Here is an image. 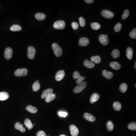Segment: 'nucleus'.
<instances>
[{"instance_id": "obj_1", "label": "nucleus", "mask_w": 136, "mask_h": 136, "mask_svg": "<svg viewBox=\"0 0 136 136\" xmlns=\"http://www.w3.org/2000/svg\"><path fill=\"white\" fill-rule=\"evenodd\" d=\"M52 47L54 53L56 56L59 57L62 54V50L61 47L56 43H53L52 45Z\"/></svg>"}, {"instance_id": "obj_2", "label": "nucleus", "mask_w": 136, "mask_h": 136, "mask_svg": "<svg viewBox=\"0 0 136 136\" xmlns=\"http://www.w3.org/2000/svg\"><path fill=\"white\" fill-rule=\"evenodd\" d=\"M87 83L86 81H83L82 83L74 88L73 91L75 93H79L84 90L87 87Z\"/></svg>"}, {"instance_id": "obj_3", "label": "nucleus", "mask_w": 136, "mask_h": 136, "mask_svg": "<svg viewBox=\"0 0 136 136\" xmlns=\"http://www.w3.org/2000/svg\"><path fill=\"white\" fill-rule=\"evenodd\" d=\"M66 23L63 21H56L53 24V27L58 30H62L65 28Z\"/></svg>"}, {"instance_id": "obj_4", "label": "nucleus", "mask_w": 136, "mask_h": 136, "mask_svg": "<svg viewBox=\"0 0 136 136\" xmlns=\"http://www.w3.org/2000/svg\"><path fill=\"white\" fill-rule=\"evenodd\" d=\"M28 70L25 68L22 69H18L15 71L14 74L16 76H26L28 73Z\"/></svg>"}, {"instance_id": "obj_5", "label": "nucleus", "mask_w": 136, "mask_h": 136, "mask_svg": "<svg viewBox=\"0 0 136 136\" xmlns=\"http://www.w3.org/2000/svg\"><path fill=\"white\" fill-rule=\"evenodd\" d=\"M36 53V49L32 46H29L28 48V56L30 59H33Z\"/></svg>"}, {"instance_id": "obj_6", "label": "nucleus", "mask_w": 136, "mask_h": 136, "mask_svg": "<svg viewBox=\"0 0 136 136\" xmlns=\"http://www.w3.org/2000/svg\"><path fill=\"white\" fill-rule=\"evenodd\" d=\"M99 39L100 43L104 45H107L109 42V40L108 38V36L107 35L101 34L99 36Z\"/></svg>"}, {"instance_id": "obj_7", "label": "nucleus", "mask_w": 136, "mask_h": 136, "mask_svg": "<svg viewBox=\"0 0 136 136\" xmlns=\"http://www.w3.org/2000/svg\"><path fill=\"white\" fill-rule=\"evenodd\" d=\"M101 15L107 19H111L114 16L113 12L108 10H104L101 12Z\"/></svg>"}, {"instance_id": "obj_8", "label": "nucleus", "mask_w": 136, "mask_h": 136, "mask_svg": "<svg viewBox=\"0 0 136 136\" xmlns=\"http://www.w3.org/2000/svg\"><path fill=\"white\" fill-rule=\"evenodd\" d=\"M13 51L11 48L8 47L5 49L4 53V56L7 59H10L12 57Z\"/></svg>"}, {"instance_id": "obj_9", "label": "nucleus", "mask_w": 136, "mask_h": 136, "mask_svg": "<svg viewBox=\"0 0 136 136\" xmlns=\"http://www.w3.org/2000/svg\"><path fill=\"white\" fill-rule=\"evenodd\" d=\"M70 130L72 136H77L78 135L79 133V130L75 125H70Z\"/></svg>"}, {"instance_id": "obj_10", "label": "nucleus", "mask_w": 136, "mask_h": 136, "mask_svg": "<svg viewBox=\"0 0 136 136\" xmlns=\"http://www.w3.org/2000/svg\"><path fill=\"white\" fill-rule=\"evenodd\" d=\"M89 40L87 37H82L79 40V45L81 47L87 46L89 45Z\"/></svg>"}, {"instance_id": "obj_11", "label": "nucleus", "mask_w": 136, "mask_h": 136, "mask_svg": "<svg viewBox=\"0 0 136 136\" xmlns=\"http://www.w3.org/2000/svg\"><path fill=\"white\" fill-rule=\"evenodd\" d=\"M65 72L64 70H60L58 71L55 76V79L58 81H61L65 76Z\"/></svg>"}, {"instance_id": "obj_12", "label": "nucleus", "mask_w": 136, "mask_h": 136, "mask_svg": "<svg viewBox=\"0 0 136 136\" xmlns=\"http://www.w3.org/2000/svg\"><path fill=\"white\" fill-rule=\"evenodd\" d=\"M84 117L86 120L90 122H94L96 120V118L94 116L87 113H86L84 114Z\"/></svg>"}, {"instance_id": "obj_13", "label": "nucleus", "mask_w": 136, "mask_h": 136, "mask_svg": "<svg viewBox=\"0 0 136 136\" xmlns=\"http://www.w3.org/2000/svg\"><path fill=\"white\" fill-rule=\"evenodd\" d=\"M100 98V96L99 95L98 93H93L90 98V102L91 104H93L94 103L96 102L98 100H99Z\"/></svg>"}, {"instance_id": "obj_14", "label": "nucleus", "mask_w": 136, "mask_h": 136, "mask_svg": "<svg viewBox=\"0 0 136 136\" xmlns=\"http://www.w3.org/2000/svg\"><path fill=\"white\" fill-rule=\"evenodd\" d=\"M53 89H47L44 91L42 93L41 98L43 99L47 98L49 95L53 93Z\"/></svg>"}, {"instance_id": "obj_15", "label": "nucleus", "mask_w": 136, "mask_h": 136, "mask_svg": "<svg viewBox=\"0 0 136 136\" xmlns=\"http://www.w3.org/2000/svg\"><path fill=\"white\" fill-rule=\"evenodd\" d=\"M126 55L128 59L129 60L132 59L133 55V50L132 48L128 47L127 48L126 51Z\"/></svg>"}, {"instance_id": "obj_16", "label": "nucleus", "mask_w": 136, "mask_h": 136, "mask_svg": "<svg viewBox=\"0 0 136 136\" xmlns=\"http://www.w3.org/2000/svg\"><path fill=\"white\" fill-rule=\"evenodd\" d=\"M102 74L104 77L108 79H111L113 77V73L111 72L108 71L107 70H104L103 71Z\"/></svg>"}, {"instance_id": "obj_17", "label": "nucleus", "mask_w": 136, "mask_h": 136, "mask_svg": "<svg viewBox=\"0 0 136 136\" xmlns=\"http://www.w3.org/2000/svg\"><path fill=\"white\" fill-rule=\"evenodd\" d=\"M84 64L85 67L89 69H92L95 66L94 63L89 60H85L84 61Z\"/></svg>"}, {"instance_id": "obj_18", "label": "nucleus", "mask_w": 136, "mask_h": 136, "mask_svg": "<svg viewBox=\"0 0 136 136\" xmlns=\"http://www.w3.org/2000/svg\"><path fill=\"white\" fill-rule=\"evenodd\" d=\"M14 127L16 130H20L21 132H25V129L24 128L23 125L21 124L19 122L16 123Z\"/></svg>"}, {"instance_id": "obj_19", "label": "nucleus", "mask_w": 136, "mask_h": 136, "mask_svg": "<svg viewBox=\"0 0 136 136\" xmlns=\"http://www.w3.org/2000/svg\"><path fill=\"white\" fill-rule=\"evenodd\" d=\"M26 109L27 111L30 112L32 113H36L37 111V109L35 107L29 105L26 108Z\"/></svg>"}, {"instance_id": "obj_20", "label": "nucleus", "mask_w": 136, "mask_h": 136, "mask_svg": "<svg viewBox=\"0 0 136 136\" xmlns=\"http://www.w3.org/2000/svg\"><path fill=\"white\" fill-rule=\"evenodd\" d=\"M9 95L8 93L6 92H0V100L5 101L8 99Z\"/></svg>"}, {"instance_id": "obj_21", "label": "nucleus", "mask_w": 136, "mask_h": 136, "mask_svg": "<svg viewBox=\"0 0 136 136\" xmlns=\"http://www.w3.org/2000/svg\"><path fill=\"white\" fill-rule=\"evenodd\" d=\"M110 66L112 69L116 70L120 69L121 68V65L118 62H112L110 64Z\"/></svg>"}, {"instance_id": "obj_22", "label": "nucleus", "mask_w": 136, "mask_h": 136, "mask_svg": "<svg viewBox=\"0 0 136 136\" xmlns=\"http://www.w3.org/2000/svg\"><path fill=\"white\" fill-rule=\"evenodd\" d=\"M24 124L25 125L26 128H28V129L31 130L33 128V126L32 124V122L29 119L27 118L24 121Z\"/></svg>"}, {"instance_id": "obj_23", "label": "nucleus", "mask_w": 136, "mask_h": 136, "mask_svg": "<svg viewBox=\"0 0 136 136\" xmlns=\"http://www.w3.org/2000/svg\"><path fill=\"white\" fill-rule=\"evenodd\" d=\"M40 87L41 86L39 81L38 80H37L33 84L32 86L33 90L34 91H38L40 89Z\"/></svg>"}, {"instance_id": "obj_24", "label": "nucleus", "mask_w": 136, "mask_h": 136, "mask_svg": "<svg viewBox=\"0 0 136 136\" xmlns=\"http://www.w3.org/2000/svg\"><path fill=\"white\" fill-rule=\"evenodd\" d=\"M35 17L37 20L43 21L46 18V15L42 13H37L36 14Z\"/></svg>"}, {"instance_id": "obj_25", "label": "nucleus", "mask_w": 136, "mask_h": 136, "mask_svg": "<svg viewBox=\"0 0 136 136\" xmlns=\"http://www.w3.org/2000/svg\"><path fill=\"white\" fill-rule=\"evenodd\" d=\"M91 62H94L95 64H98L101 62V58L99 56H92L91 58Z\"/></svg>"}, {"instance_id": "obj_26", "label": "nucleus", "mask_w": 136, "mask_h": 136, "mask_svg": "<svg viewBox=\"0 0 136 136\" xmlns=\"http://www.w3.org/2000/svg\"><path fill=\"white\" fill-rule=\"evenodd\" d=\"M56 95L54 93H51V94L49 95L47 98H46V102L47 103H49L51 102V101H53L56 98Z\"/></svg>"}, {"instance_id": "obj_27", "label": "nucleus", "mask_w": 136, "mask_h": 136, "mask_svg": "<svg viewBox=\"0 0 136 136\" xmlns=\"http://www.w3.org/2000/svg\"><path fill=\"white\" fill-rule=\"evenodd\" d=\"M22 29L20 25L17 24L12 25L10 28V30L12 32L20 31Z\"/></svg>"}, {"instance_id": "obj_28", "label": "nucleus", "mask_w": 136, "mask_h": 136, "mask_svg": "<svg viewBox=\"0 0 136 136\" xmlns=\"http://www.w3.org/2000/svg\"><path fill=\"white\" fill-rule=\"evenodd\" d=\"M107 127L108 131H112L114 129V124L111 121H109L107 123Z\"/></svg>"}, {"instance_id": "obj_29", "label": "nucleus", "mask_w": 136, "mask_h": 136, "mask_svg": "<svg viewBox=\"0 0 136 136\" xmlns=\"http://www.w3.org/2000/svg\"><path fill=\"white\" fill-rule=\"evenodd\" d=\"M113 108L116 111L121 110L122 107V106L120 103L118 102H115L113 104Z\"/></svg>"}, {"instance_id": "obj_30", "label": "nucleus", "mask_w": 136, "mask_h": 136, "mask_svg": "<svg viewBox=\"0 0 136 136\" xmlns=\"http://www.w3.org/2000/svg\"><path fill=\"white\" fill-rule=\"evenodd\" d=\"M111 55L115 59L118 58L120 56V52L119 50L116 49H114L111 52Z\"/></svg>"}, {"instance_id": "obj_31", "label": "nucleus", "mask_w": 136, "mask_h": 136, "mask_svg": "<svg viewBox=\"0 0 136 136\" xmlns=\"http://www.w3.org/2000/svg\"><path fill=\"white\" fill-rule=\"evenodd\" d=\"M128 89V85L126 83H122L120 86V90L123 93L125 92Z\"/></svg>"}, {"instance_id": "obj_32", "label": "nucleus", "mask_w": 136, "mask_h": 136, "mask_svg": "<svg viewBox=\"0 0 136 136\" xmlns=\"http://www.w3.org/2000/svg\"><path fill=\"white\" fill-rule=\"evenodd\" d=\"M91 28L94 30H98L101 28V25L99 23L94 22L91 23Z\"/></svg>"}, {"instance_id": "obj_33", "label": "nucleus", "mask_w": 136, "mask_h": 136, "mask_svg": "<svg viewBox=\"0 0 136 136\" xmlns=\"http://www.w3.org/2000/svg\"><path fill=\"white\" fill-rule=\"evenodd\" d=\"M128 128L130 130H136V123L135 122H132L130 123L128 126Z\"/></svg>"}, {"instance_id": "obj_34", "label": "nucleus", "mask_w": 136, "mask_h": 136, "mask_svg": "<svg viewBox=\"0 0 136 136\" xmlns=\"http://www.w3.org/2000/svg\"><path fill=\"white\" fill-rule=\"evenodd\" d=\"M129 15V11L128 10H125L124 13L122 15V19L123 20H124L128 17Z\"/></svg>"}, {"instance_id": "obj_35", "label": "nucleus", "mask_w": 136, "mask_h": 136, "mask_svg": "<svg viewBox=\"0 0 136 136\" xmlns=\"http://www.w3.org/2000/svg\"><path fill=\"white\" fill-rule=\"evenodd\" d=\"M122 28V25L121 23H119L116 24L114 27V30L115 32H118L121 30Z\"/></svg>"}, {"instance_id": "obj_36", "label": "nucleus", "mask_w": 136, "mask_h": 136, "mask_svg": "<svg viewBox=\"0 0 136 136\" xmlns=\"http://www.w3.org/2000/svg\"><path fill=\"white\" fill-rule=\"evenodd\" d=\"M79 24L81 27H84L86 25V21H85L84 18L83 17H80L79 18Z\"/></svg>"}, {"instance_id": "obj_37", "label": "nucleus", "mask_w": 136, "mask_h": 136, "mask_svg": "<svg viewBox=\"0 0 136 136\" xmlns=\"http://www.w3.org/2000/svg\"><path fill=\"white\" fill-rule=\"evenodd\" d=\"M131 38L133 39L136 38V29H135L130 32L129 34Z\"/></svg>"}, {"instance_id": "obj_38", "label": "nucleus", "mask_w": 136, "mask_h": 136, "mask_svg": "<svg viewBox=\"0 0 136 136\" xmlns=\"http://www.w3.org/2000/svg\"><path fill=\"white\" fill-rule=\"evenodd\" d=\"M85 77H83V76H81L79 78L77 79V80L76 81V83L78 84H80L82 83V82H83L84 79H85Z\"/></svg>"}, {"instance_id": "obj_39", "label": "nucleus", "mask_w": 136, "mask_h": 136, "mask_svg": "<svg viewBox=\"0 0 136 136\" xmlns=\"http://www.w3.org/2000/svg\"><path fill=\"white\" fill-rule=\"evenodd\" d=\"M71 27L74 30H77L79 28V25L76 22H73L71 24Z\"/></svg>"}, {"instance_id": "obj_40", "label": "nucleus", "mask_w": 136, "mask_h": 136, "mask_svg": "<svg viewBox=\"0 0 136 136\" xmlns=\"http://www.w3.org/2000/svg\"><path fill=\"white\" fill-rule=\"evenodd\" d=\"M81 76L80 73L78 71H76L73 74V78L74 79H78Z\"/></svg>"}, {"instance_id": "obj_41", "label": "nucleus", "mask_w": 136, "mask_h": 136, "mask_svg": "<svg viewBox=\"0 0 136 136\" xmlns=\"http://www.w3.org/2000/svg\"><path fill=\"white\" fill-rule=\"evenodd\" d=\"M58 115L61 117L65 118L67 116L68 113H67L64 112V111H59L58 113Z\"/></svg>"}, {"instance_id": "obj_42", "label": "nucleus", "mask_w": 136, "mask_h": 136, "mask_svg": "<svg viewBox=\"0 0 136 136\" xmlns=\"http://www.w3.org/2000/svg\"><path fill=\"white\" fill-rule=\"evenodd\" d=\"M36 136H46V135L44 132L41 130L37 132Z\"/></svg>"}, {"instance_id": "obj_43", "label": "nucleus", "mask_w": 136, "mask_h": 136, "mask_svg": "<svg viewBox=\"0 0 136 136\" xmlns=\"http://www.w3.org/2000/svg\"><path fill=\"white\" fill-rule=\"evenodd\" d=\"M85 1L86 3L90 4L93 3L94 0H85Z\"/></svg>"}, {"instance_id": "obj_44", "label": "nucleus", "mask_w": 136, "mask_h": 136, "mask_svg": "<svg viewBox=\"0 0 136 136\" xmlns=\"http://www.w3.org/2000/svg\"><path fill=\"white\" fill-rule=\"evenodd\" d=\"M134 67L135 68V69H136V62L135 61V66H134Z\"/></svg>"}, {"instance_id": "obj_45", "label": "nucleus", "mask_w": 136, "mask_h": 136, "mask_svg": "<svg viewBox=\"0 0 136 136\" xmlns=\"http://www.w3.org/2000/svg\"><path fill=\"white\" fill-rule=\"evenodd\" d=\"M59 136H66V135H60Z\"/></svg>"}, {"instance_id": "obj_46", "label": "nucleus", "mask_w": 136, "mask_h": 136, "mask_svg": "<svg viewBox=\"0 0 136 136\" xmlns=\"http://www.w3.org/2000/svg\"><path fill=\"white\" fill-rule=\"evenodd\" d=\"M48 136V135H47V136Z\"/></svg>"}]
</instances>
